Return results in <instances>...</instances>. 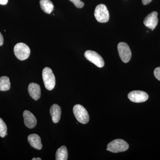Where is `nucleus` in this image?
<instances>
[{"label":"nucleus","instance_id":"16","mask_svg":"<svg viewBox=\"0 0 160 160\" xmlns=\"http://www.w3.org/2000/svg\"><path fill=\"white\" fill-rule=\"evenodd\" d=\"M10 89V82L9 78L7 76L0 78V91H8Z\"/></svg>","mask_w":160,"mask_h":160},{"label":"nucleus","instance_id":"13","mask_svg":"<svg viewBox=\"0 0 160 160\" xmlns=\"http://www.w3.org/2000/svg\"><path fill=\"white\" fill-rule=\"evenodd\" d=\"M61 107L57 104H54L51 106L50 109V113L53 123L58 122L61 118Z\"/></svg>","mask_w":160,"mask_h":160},{"label":"nucleus","instance_id":"23","mask_svg":"<svg viewBox=\"0 0 160 160\" xmlns=\"http://www.w3.org/2000/svg\"><path fill=\"white\" fill-rule=\"evenodd\" d=\"M32 160H37L36 158H33L32 159Z\"/></svg>","mask_w":160,"mask_h":160},{"label":"nucleus","instance_id":"22","mask_svg":"<svg viewBox=\"0 0 160 160\" xmlns=\"http://www.w3.org/2000/svg\"><path fill=\"white\" fill-rule=\"evenodd\" d=\"M8 0H0V5H5L8 3Z\"/></svg>","mask_w":160,"mask_h":160},{"label":"nucleus","instance_id":"24","mask_svg":"<svg viewBox=\"0 0 160 160\" xmlns=\"http://www.w3.org/2000/svg\"><path fill=\"white\" fill-rule=\"evenodd\" d=\"M42 159H41V158H37V160H41Z\"/></svg>","mask_w":160,"mask_h":160},{"label":"nucleus","instance_id":"7","mask_svg":"<svg viewBox=\"0 0 160 160\" xmlns=\"http://www.w3.org/2000/svg\"><path fill=\"white\" fill-rule=\"evenodd\" d=\"M118 51L121 60L124 63H127L131 58V52L129 46L125 42H120L118 44Z\"/></svg>","mask_w":160,"mask_h":160},{"label":"nucleus","instance_id":"21","mask_svg":"<svg viewBox=\"0 0 160 160\" xmlns=\"http://www.w3.org/2000/svg\"><path fill=\"white\" fill-rule=\"evenodd\" d=\"M4 42V39H3V37L2 35L0 32V46H2Z\"/></svg>","mask_w":160,"mask_h":160},{"label":"nucleus","instance_id":"19","mask_svg":"<svg viewBox=\"0 0 160 160\" xmlns=\"http://www.w3.org/2000/svg\"><path fill=\"white\" fill-rule=\"evenodd\" d=\"M154 75L155 78L160 81V67H158L155 69Z\"/></svg>","mask_w":160,"mask_h":160},{"label":"nucleus","instance_id":"5","mask_svg":"<svg viewBox=\"0 0 160 160\" xmlns=\"http://www.w3.org/2000/svg\"><path fill=\"white\" fill-rule=\"evenodd\" d=\"M94 16L98 22L106 23L109 21V14L107 7L104 4H99L96 7Z\"/></svg>","mask_w":160,"mask_h":160},{"label":"nucleus","instance_id":"2","mask_svg":"<svg viewBox=\"0 0 160 160\" xmlns=\"http://www.w3.org/2000/svg\"><path fill=\"white\" fill-rule=\"evenodd\" d=\"M42 78L46 89L52 90L54 89L56 84L55 77L52 70L49 67L43 69Z\"/></svg>","mask_w":160,"mask_h":160},{"label":"nucleus","instance_id":"6","mask_svg":"<svg viewBox=\"0 0 160 160\" xmlns=\"http://www.w3.org/2000/svg\"><path fill=\"white\" fill-rule=\"evenodd\" d=\"M84 55L88 61L94 64L97 67L99 68L104 67L105 65L104 60L97 52L92 50H87Z\"/></svg>","mask_w":160,"mask_h":160},{"label":"nucleus","instance_id":"1","mask_svg":"<svg viewBox=\"0 0 160 160\" xmlns=\"http://www.w3.org/2000/svg\"><path fill=\"white\" fill-rule=\"evenodd\" d=\"M129 148V144L126 141L118 139L109 143L107 145L106 150L114 153H117L126 151Z\"/></svg>","mask_w":160,"mask_h":160},{"label":"nucleus","instance_id":"14","mask_svg":"<svg viewBox=\"0 0 160 160\" xmlns=\"http://www.w3.org/2000/svg\"><path fill=\"white\" fill-rule=\"evenodd\" d=\"M40 5L42 10L47 14H50L54 8L53 4L50 0H41Z\"/></svg>","mask_w":160,"mask_h":160},{"label":"nucleus","instance_id":"9","mask_svg":"<svg viewBox=\"0 0 160 160\" xmlns=\"http://www.w3.org/2000/svg\"><path fill=\"white\" fill-rule=\"evenodd\" d=\"M158 12L156 11L152 12L148 15L143 21L145 26L153 30L156 27L158 22Z\"/></svg>","mask_w":160,"mask_h":160},{"label":"nucleus","instance_id":"10","mask_svg":"<svg viewBox=\"0 0 160 160\" xmlns=\"http://www.w3.org/2000/svg\"><path fill=\"white\" fill-rule=\"evenodd\" d=\"M24 123L26 127L29 129H32L36 126L37 121L34 115L28 110L23 112Z\"/></svg>","mask_w":160,"mask_h":160},{"label":"nucleus","instance_id":"18","mask_svg":"<svg viewBox=\"0 0 160 160\" xmlns=\"http://www.w3.org/2000/svg\"><path fill=\"white\" fill-rule=\"evenodd\" d=\"M73 3L74 6L78 8H82L84 6V3L81 0H69Z\"/></svg>","mask_w":160,"mask_h":160},{"label":"nucleus","instance_id":"17","mask_svg":"<svg viewBox=\"0 0 160 160\" xmlns=\"http://www.w3.org/2000/svg\"><path fill=\"white\" fill-rule=\"evenodd\" d=\"M7 127L6 123L0 118V137L4 138L7 135Z\"/></svg>","mask_w":160,"mask_h":160},{"label":"nucleus","instance_id":"8","mask_svg":"<svg viewBox=\"0 0 160 160\" xmlns=\"http://www.w3.org/2000/svg\"><path fill=\"white\" fill-rule=\"evenodd\" d=\"M128 97L133 102L141 103L147 101L149 96L145 92L135 90L130 92L128 95Z\"/></svg>","mask_w":160,"mask_h":160},{"label":"nucleus","instance_id":"15","mask_svg":"<svg viewBox=\"0 0 160 160\" xmlns=\"http://www.w3.org/2000/svg\"><path fill=\"white\" fill-rule=\"evenodd\" d=\"M68 159V151L65 146H62L58 149L56 153V160H66Z\"/></svg>","mask_w":160,"mask_h":160},{"label":"nucleus","instance_id":"4","mask_svg":"<svg viewBox=\"0 0 160 160\" xmlns=\"http://www.w3.org/2000/svg\"><path fill=\"white\" fill-rule=\"evenodd\" d=\"M73 112L77 120L79 122L86 124L89 122V117L88 112L82 105L79 104L75 105Z\"/></svg>","mask_w":160,"mask_h":160},{"label":"nucleus","instance_id":"12","mask_svg":"<svg viewBox=\"0 0 160 160\" xmlns=\"http://www.w3.org/2000/svg\"><path fill=\"white\" fill-rule=\"evenodd\" d=\"M28 141L32 147L35 149L40 150L42 148L41 138L37 134L29 135L28 137Z\"/></svg>","mask_w":160,"mask_h":160},{"label":"nucleus","instance_id":"11","mask_svg":"<svg viewBox=\"0 0 160 160\" xmlns=\"http://www.w3.org/2000/svg\"><path fill=\"white\" fill-rule=\"evenodd\" d=\"M28 92L33 99L37 101L41 97V90L39 85L35 83H31L28 86Z\"/></svg>","mask_w":160,"mask_h":160},{"label":"nucleus","instance_id":"3","mask_svg":"<svg viewBox=\"0 0 160 160\" xmlns=\"http://www.w3.org/2000/svg\"><path fill=\"white\" fill-rule=\"evenodd\" d=\"M13 50L15 56L21 61L27 59L30 55V49L25 43H18L15 46Z\"/></svg>","mask_w":160,"mask_h":160},{"label":"nucleus","instance_id":"20","mask_svg":"<svg viewBox=\"0 0 160 160\" xmlns=\"http://www.w3.org/2000/svg\"><path fill=\"white\" fill-rule=\"evenodd\" d=\"M152 1V0H142V2L143 5H147L151 2Z\"/></svg>","mask_w":160,"mask_h":160}]
</instances>
